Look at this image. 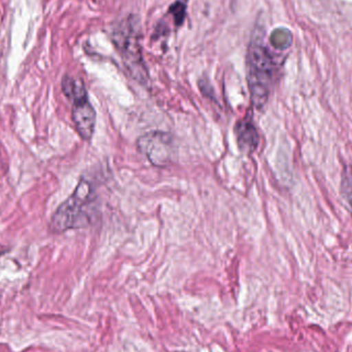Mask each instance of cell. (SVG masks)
Wrapping results in <instances>:
<instances>
[{
	"label": "cell",
	"instance_id": "2",
	"mask_svg": "<svg viewBox=\"0 0 352 352\" xmlns=\"http://www.w3.org/2000/svg\"><path fill=\"white\" fill-rule=\"evenodd\" d=\"M97 196L94 184L80 177L76 190L52 215L50 227L55 233L90 227L97 217Z\"/></svg>",
	"mask_w": 352,
	"mask_h": 352
},
{
	"label": "cell",
	"instance_id": "5",
	"mask_svg": "<svg viewBox=\"0 0 352 352\" xmlns=\"http://www.w3.org/2000/svg\"><path fill=\"white\" fill-rule=\"evenodd\" d=\"M136 146L154 166L163 168L173 162L175 138L168 132H148L138 138Z\"/></svg>",
	"mask_w": 352,
	"mask_h": 352
},
{
	"label": "cell",
	"instance_id": "4",
	"mask_svg": "<svg viewBox=\"0 0 352 352\" xmlns=\"http://www.w3.org/2000/svg\"><path fill=\"white\" fill-rule=\"evenodd\" d=\"M62 92L72 103V121L78 135L84 140H90L96 125V111L89 100L88 91L80 78L63 76Z\"/></svg>",
	"mask_w": 352,
	"mask_h": 352
},
{
	"label": "cell",
	"instance_id": "7",
	"mask_svg": "<svg viewBox=\"0 0 352 352\" xmlns=\"http://www.w3.org/2000/svg\"><path fill=\"white\" fill-rule=\"evenodd\" d=\"M293 33L285 27H278L271 32L269 43L277 51H287L293 45Z\"/></svg>",
	"mask_w": 352,
	"mask_h": 352
},
{
	"label": "cell",
	"instance_id": "3",
	"mask_svg": "<svg viewBox=\"0 0 352 352\" xmlns=\"http://www.w3.org/2000/svg\"><path fill=\"white\" fill-rule=\"evenodd\" d=\"M111 38L129 76L142 86L148 85L150 74L140 47V23L138 19L129 16L121 21L113 29Z\"/></svg>",
	"mask_w": 352,
	"mask_h": 352
},
{
	"label": "cell",
	"instance_id": "9",
	"mask_svg": "<svg viewBox=\"0 0 352 352\" xmlns=\"http://www.w3.org/2000/svg\"><path fill=\"white\" fill-rule=\"evenodd\" d=\"M341 192L345 200L351 204L352 207V167L344 169V173L342 176V182H341Z\"/></svg>",
	"mask_w": 352,
	"mask_h": 352
},
{
	"label": "cell",
	"instance_id": "8",
	"mask_svg": "<svg viewBox=\"0 0 352 352\" xmlns=\"http://www.w3.org/2000/svg\"><path fill=\"white\" fill-rule=\"evenodd\" d=\"M169 14H173L175 19V26L180 27L184 24L186 16V4L184 0H177L171 4L168 10Z\"/></svg>",
	"mask_w": 352,
	"mask_h": 352
},
{
	"label": "cell",
	"instance_id": "1",
	"mask_svg": "<svg viewBox=\"0 0 352 352\" xmlns=\"http://www.w3.org/2000/svg\"><path fill=\"white\" fill-rule=\"evenodd\" d=\"M265 38L264 26L256 23L248 45L246 68L250 99L254 107L258 109L268 102L280 68L277 56L269 49Z\"/></svg>",
	"mask_w": 352,
	"mask_h": 352
},
{
	"label": "cell",
	"instance_id": "6",
	"mask_svg": "<svg viewBox=\"0 0 352 352\" xmlns=\"http://www.w3.org/2000/svg\"><path fill=\"white\" fill-rule=\"evenodd\" d=\"M238 148L244 154H252L258 148L260 135L250 118L240 120L234 127Z\"/></svg>",
	"mask_w": 352,
	"mask_h": 352
}]
</instances>
